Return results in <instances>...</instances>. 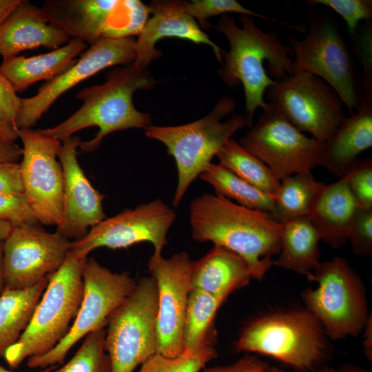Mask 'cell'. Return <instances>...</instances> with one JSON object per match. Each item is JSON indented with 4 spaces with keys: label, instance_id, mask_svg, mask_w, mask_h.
<instances>
[{
    "label": "cell",
    "instance_id": "6da1fadb",
    "mask_svg": "<svg viewBox=\"0 0 372 372\" xmlns=\"http://www.w3.org/2000/svg\"><path fill=\"white\" fill-rule=\"evenodd\" d=\"M192 236L211 242L241 256L253 278L262 280L280 250L281 224L267 212L251 209L227 198L203 194L189 206Z\"/></svg>",
    "mask_w": 372,
    "mask_h": 372
},
{
    "label": "cell",
    "instance_id": "7a4b0ae2",
    "mask_svg": "<svg viewBox=\"0 0 372 372\" xmlns=\"http://www.w3.org/2000/svg\"><path fill=\"white\" fill-rule=\"evenodd\" d=\"M239 27L234 19L223 14L212 25L227 39L229 50L223 52L225 62L218 70L220 79L229 87L243 85L245 96L244 116L251 128L256 110H265L267 90L274 80L292 74L291 47L282 43L276 31L263 32L252 17L240 15Z\"/></svg>",
    "mask_w": 372,
    "mask_h": 372
},
{
    "label": "cell",
    "instance_id": "3957f363",
    "mask_svg": "<svg viewBox=\"0 0 372 372\" xmlns=\"http://www.w3.org/2000/svg\"><path fill=\"white\" fill-rule=\"evenodd\" d=\"M155 83L147 68L134 63L116 68L107 74L102 84L85 87L76 94L83 104L70 117L52 127L38 130L63 141L83 129L98 127L95 136L80 145L84 152H94L112 132L132 128L146 130L151 125L150 114L138 111L132 99L136 91L149 89Z\"/></svg>",
    "mask_w": 372,
    "mask_h": 372
},
{
    "label": "cell",
    "instance_id": "277c9868",
    "mask_svg": "<svg viewBox=\"0 0 372 372\" xmlns=\"http://www.w3.org/2000/svg\"><path fill=\"white\" fill-rule=\"evenodd\" d=\"M329 339L312 313L306 308H291L249 320L234 349L270 356L298 372H316L329 358Z\"/></svg>",
    "mask_w": 372,
    "mask_h": 372
},
{
    "label": "cell",
    "instance_id": "5b68a950",
    "mask_svg": "<svg viewBox=\"0 0 372 372\" xmlns=\"http://www.w3.org/2000/svg\"><path fill=\"white\" fill-rule=\"evenodd\" d=\"M235 107L232 97L223 96L209 114L196 121L175 126L151 125L145 130V136L163 143L175 160L178 183L172 200L174 207L180 204L190 185L227 141L247 126L242 114H233L223 121Z\"/></svg>",
    "mask_w": 372,
    "mask_h": 372
},
{
    "label": "cell",
    "instance_id": "8992f818",
    "mask_svg": "<svg viewBox=\"0 0 372 372\" xmlns=\"http://www.w3.org/2000/svg\"><path fill=\"white\" fill-rule=\"evenodd\" d=\"M87 259L77 258L69 252L61 267L50 276L26 329L4 355L11 369L25 359L47 353L68 334L82 301L83 270Z\"/></svg>",
    "mask_w": 372,
    "mask_h": 372
},
{
    "label": "cell",
    "instance_id": "52a82bcc",
    "mask_svg": "<svg viewBox=\"0 0 372 372\" xmlns=\"http://www.w3.org/2000/svg\"><path fill=\"white\" fill-rule=\"evenodd\" d=\"M307 280L318 286L302 292L304 308L320 321L330 340L362 332L371 315L366 289L347 260L334 257L320 262Z\"/></svg>",
    "mask_w": 372,
    "mask_h": 372
},
{
    "label": "cell",
    "instance_id": "ba28073f",
    "mask_svg": "<svg viewBox=\"0 0 372 372\" xmlns=\"http://www.w3.org/2000/svg\"><path fill=\"white\" fill-rule=\"evenodd\" d=\"M309 23L302 40L289 37L294 57L292 74L304 72L322 79L352 114L363 90L342 32L334 19L325 14H315Z\"/></svg>",
    "mask_w": 372,
    "mask_h": 372
},
{
    "label": "cell",
    "instance_id": "9c48e42d",
    "mask_svg": "<svg viewBox=\"0 0 372 372\" xmlns=\"http://www.w3.org/2000/svg\"><path fill=\"white\" fill-rule=\"evenodd\" d=\"M41 8L47 21L70 39L90 45L102 38L138 36L149 15L138 0H48Z\"/></svg>",
    "mask_w": 372,
    "mask_h": 372
},
{
    "label": "cell",
    "instance_id": "30bf717a",
    "mask_svg": "<svg viewBox=\"0 0 372 372\" xmlns=\"http://www.w3.org/2000/svg\"><path fill=\"white\" fill-rule=\"evenodd\" d=\"M157 314L156 281L144 276L109 317L105 347L112 372H134L157 353Z\"/></svg>",
    "mask_w": 372,
    "mask_h": 372
},
{
    "label": "cell",
    "instance_id": "8fae6325",
    "mask_svg": "<svg viewBox=\"0 0 372 372\" xmlns=\"http://www.w3.org/2000/svg\"><path fill=\"white\" fill-rule=\"evenodd\" d=\"M83 296L68 334L47 353L28 358L31 369L62 364L72 349L90 333L107 326L112 313L136 288L137 282L127 272L114 273L94 258L83 270Z\"/></svg>",
    "mask_w": 372,
    "mask_h": 372
},
{
    "label": "cell",
    "instance_id": "7c38bea8",
    "mask_svg": "<svg viewBox=\"0 0 372 372\" xmlns=\"http://www.w3.org/2000/svg\"><path fill=\"white\" fill-rule=\"evenodd\" d=\"M267 96L279 112L302 132L325 143L344 119L342 100L327 83L308 73L274 80Z\"/></svg>",
    "mask_w": 372,
    "mask_h": 372
},
{
    "label": "cell",
    "instance_id": "4fadbf2b",
    "mask_svg": "<svg viewBox=\"0 0 372 372\" xmlns=\"http://www.w3.org/2000/svg\"><path fill=\"white\" fill-rule=\"evenodd\" d=\"M239 143L281 180L319 165L324 143L306 136L268 103Z\"/></svg>",
    "mask_w": 372,
    "mask_h": 372
},
{
    "label": "cell",
    "instance_id": "5bb4252c",
    "mask_svg": "<svg viewBox=\"0 0 372 372\" xmlns=\"http://www.w3.org/2000/svg\"><path fill=\"white\" fill-rule=\"evenodd\" d=\"M16 131L23 143L19 167L24 194L39 223L57 229L63 216V174L57 161L62 143L38 130Z\"/></svg>",
    "mask_w": 372,
    "mask_h": 372
},
{
    "label": "cell",
    "instance_id": "9a60e30c",
    "mask_svg": "<svg viewBox=\"0 0 372 372\" xmlns=\"http://www.w3.org/2000/svg\"><path fill=\"white\" fill-rule=\"evenodd\" d=\"M176 218L174 209L157 198L105 218L85 236L71 242L69 252L77 258H85L100 247L122 249L149 242L154 246L152 256H160L167 243V234Z\"/></svg>",
    "mask_w": 372,
    "mask_h": 372
},
{
    "label": "cell",
    "instance_id": "2e32d148",
    "mask_svg": "<svg viewBox=\"0 0 372 372\" xmlns=\"http://www.w3.org/2000/svg\"><path fill=\"white\" fill-rule=\"evenodd\" d=\"M71 241L37 225L13 227L3 240L5 287L23 289L50 278L63 265Z\"/></svg>",
    "mask_w": 372,
    "mask_h": 372
},
{
    "label": "cell",
    "instance_id": "e0dca14e",
    "mask_svg": "<svg viewBox=\"0 0 372 372\" xmlns=\"http://www.w3.org/2000/svg\"><path fill=\"white\" fill-rule=\"evenodd\" d=\"M134 47V37L102 38L91 45L70 68L44 83L35 95L21 98L16 127L32 128L63 94L101 70L115 65L132 63Z\"/></svg>",
    "mask_w": 372,
    "mask_h": 372
},
{
    "label": "cell",
    "instance_id": "ac0fdd59",
    "mask_svg": "<svg viewBox=\"0 0 372 372\" xmlns=\"http://www.w3.org/2000/svg\"><path fill=\"white\" fill-rule=\"evenodd\" d=\"M147 267L158 290L157 353L176 357L185 351L183 327L192 261L186 251H181L169 258L152 256Z\"/></svg>",
    "mask_w": 372,
    "mask_h": 372
},
{
    "label": "cell",
    "instance_id": "d6986e66",
    "mask_svg": "<svg viewBox=\"0 0 372 372\" xmlns=\"http://www.w3.org/2000/svg\"><path fill=\"white\" fill-rule=\"evenodd\" d=\"M82 141L78 136L64 141L58 153L64 183L63 216L58 233L65 238L80 239L90 227L105 218L103 200L105 196L95 189L87 178L77 159V149Z\"/></svg>",
    "mask_w": 372,
    "mask_h": 372
},
{
    "label": "cell",
    "instance_id": "ffe728a7",
    "mask_svg": "<svg viewBox=\"0 0 372 372\" xmlns=\"http://www.w3.org/2000/svg\"><path fill=\"white\" fill-rule=\"evenodd\" d=\"M152 16L148 19L142 32L135 40L134 63L147 68L161 52L155 48L158 41L165 37H176L196 44L209 45L217 59L223 63V50L212 41L200 28L196 21L187 12L185 1H153L147 5Z\"/></svg>",
    "mask_w": 372,
    "mask_h": 372
},
{
    "label": "cell",
    "instance_id": "44dd1931",
    "mask_svg": "<svg viewBox=\"0 0 372 372\" xmlns=\"http://www.w3.org/2000/svg\"><path fill=\"white\" fill-rule=\"evenodd\" d=\"M70 39L47 21L41 8L27 0L19 3L0 23V55L3 60L26 50L44 47L55 50Z\"/></svg>",
    "mask_w": 372,
    "mask_h": 372
},
{
    "label": "cell",
    "instance_id": "7402d4cb",
    "mask_svg": "<svg viewBox=\"0 0 372 372\" xmlns=\"http://www.w3.org/2000/svg\"><path fill=\"white\" fill-rule=\"evenodd\" d=\"M372 146V96H362L355 113L344 117L324 143L319 165L342 177L349 167Z\"/></svg>",
    "mask_w": 372,
    "mask_h": 372
},
{
    "label": "cell",
    "instance_id": "603a6c76",
    "mask_svg": "<svg viewBox=\"0 0 372 372\" xmlns=\"http://www.w3.org/2000/svg\"><path fill=\"white\" fill-rule=\"evenodd\" d=\"M253 278L249 267L236 253L214 245L203 258L192 261L191 289L204 291L225 301Z\"/></svg>",
    "mask_w": 372,
    "mask_h": 372
},
{
    "label": "cell",
    "instance_id": "cb8c5ba5",
    "mask_svg": "<svg viewBox=\"0 0 372 372\" xmlns=\"http://www.w3.org/2000/svg\"><path fill=\"white\" fill-rule=\"evenodd\" d=\"M85 43L70 39L62 47L51 52L25 57L17 56L3 60L0 72L11 83L17 92H22L32 84L50 81L70 68L76 59L87 50Z\"/></svg>",
    "mask_w": 372,
    "mask_h": 372
},
{
    "label": "cell",
    "instance_id": "d4e9b609",
    "mask_svg": "<svg viewBox=\"0 0 372 372\" xmlns=\"http://www.w3.org/2000/svg\"><path fill=\"white\" fill-rule=\"evenodd\" d=\"M358 205L344 177L327 185L307 216L321 240L334 249L348 242L349 223Z\"/></svg>",
    "mask_w": 372,
    "mask_h": 372
},
{
    "label": "cell",
    "instance_id": "484cf974",
    "mask_svg": "<svg viewBox=\"0 0 372 372\" xmlns=\"http://www.w3.org/2000/svg\"><path fill=\"white\" fill-rule=\"evenodd\" d=\"M280 224V250L273 265L308 278L320 263L319 233L308 217L292 218Z\"/></svg>",
    "mask_w": 372,
    "mask_h": 372
},
{
    "label": "cell",
    "instance_id": "4316f807",
    "mask_svg": "<svg viewBox=\"0 0 372 372\" xmlns=\"http://www.w3.org/2000/svg\"><path fill=\"white\" fill-rule=\"evenodd\" d=\"M49 279L23 289L5 287L0 296V358L26 329Z\"/></svg>",
    "mask_w": 372,
    "mask_h": 372
},
{
    "label": "cell",
    "instance_id": "83f0119b",
    "mask_svg": "<svg viewBox=\"0 0 372 372\" xmlns=\"http://www.w3.org/2000/svg\"><path fill=\"white\" fill-rule=\"evenodd\" d=\"M325 183L318 181L311 171L300 172L280 180L274 198L271 215L279 223L307 217Z\"/></svg>",
    "mask_w": 372,
    "mask_h": 372
},
{
    "label": "cell",
    "instance_id": "f1b7e54d",
    "mask_svg": "<svg viewBox=\"0 0 372 372\" xmlns=\"http://www.w3.org/2000/svg\"><path fill=\"white\" fill-rule=\"evenodd\" d=\"M199 176L213 187L216 194L234 200L249 209L273 213V196L245 181L220 163H211Z\"/></svg>",
    "mask_w": 372,
    "mask_h": 372
},
{
    "label": "cell",
    "instance_id": "f546056e",
    "mask_svg": "<svg viewBox=\"0 0 372 372\" xmlns=\"http://www.w3.org/2000/svg\"><path fill=\"white\" fill-rule=\"evenodd\" d=\"M216 156L220 165L275 198L280 180L262 161L239 143L229 139Z\"/></svg>",
    "mask_w": 372,
    "mask_h": 372
},
{
    "label": "cell",
    "instance_id": "4dcf8cb0",
    "mask_svg": "<svg viewBox=\"0 0 372 372\" xmlns=\"http://www.w3.org/2000/svg\"><path fill=\"white\" fill-rule=\"evenodd\" d=\"M223 301L200 289H190L183 327L185 350L196 351L209 341L217 310Z\"/></svg>",
    "mask_w": 372,
    "mask_h": 372
},
{
    "label": "cell",
    "instance_id": "1f68e13d",
    "mask_svg": "<svg viewBox=\"0 0 372 372\" xmlns=\"http://www.w3.org/2000/svg\"><path fill=\"white\" fill-rule=\"evenodd\" d=\"M105 327L87 334L73 357L63 366L49 367L47 372H112L110 357L105 350Z\"/></svg>",
    "mask_w": 372,
    "mask_h": 372
},
{
    "label": "cell",
    "instance_id": "d6a6232c",
    "mask_svg": "<svg viewBox=\"0 0 372 372\" xmlns=\"http://www.w3.org/2000/svg\"><path fill=\"white\" fill-rule=\"evenodd\" d=\"M216 356V349L210 344L196 351L185 350L174 358L156 353L141 364L138 372H200Z\"/></svg>",
    "mask_w": 372,
    "mask_h": 372
},
{
    "label": "cell",
    "instance_id": "836d02e7",
    "mask_svg": "<svg viewBox=\"0 0 372 372\" xmlns=\"http://www.w3.org/2000/svg\"><path fill=\"white\" fill-rule=\"evenodd\" d=\"M185 5L189 15L195 20L196 19L203 28H209L212 26L207 21L211 17L236 12L240 14V15L256 17L264 20L276 22L298 31L302 30L300 25L288 24L282 21L254 12L235 0H192L189 2L185 1Z\"/></svg>",
    "mask_w": 372,
    "mask_h": 372
},
{
    "label": "cell",
    "instance_id": "e575fe53",
    "mask_svg": "<svg viewBox=\"0 0 372 372\" xmlns=\"http://www.w3.org/2000/svg\"><path fill=\"white\" fill-rule=\"evenodd\" d=\"M342 177L346 179L358 206L372 207L371 158L357 159Z\"/></svg>",
    "mask_w": 372,
    "mask_h": 372
},
{
    "label": "cell",
    "instance_id": "d590c367",
    "mask_svg": "<svg viewBox=\"0 0 372 372\" xmlns=\"http://www.w3.org/2000/svg\"><path fill=\"white\" fill-rule=\"evenodd\" d=\"M347 239L356 256L372 255V207L357 206L349 223Z\"/></svg>",
    "mask_w": 372,
    "mask_h": 372
},
{
    "label": "cell",
    "instance_id": "8d00e7d4",
    "mask_svg": "<svg viewBox=\"0 0 372 372\" xmlns=\"http://www.w3.org/2000/svg\"><path fill=\"white\" fill-rule=\"evenodd\" d=\"M0 220L12 227L39 223L24 193L0 192Z\"/></svg>",
    "mask_w": 372,
    "mask_h": 372
},
{
    "label": "cell",
    "instance_id": "74e56055",
    "mask_svg": "<svg viewBox=\"0 0 372 372\" xmlns=\"http://www.w3.org/2000/svg\"><path fill=\"white\" fill-rule=\"evenodd\" d=\"M309 5H322L329 7L345 21L348 32L353 36L362 20L369 21L372 17L371 0H310Z\"/></svg>",
    "mask_w": 372,
    "mask_h": 372
},
{
    "label": "cell",
    "instance_id": "f35d334b",
    "mask_svg": "<svg viewBox=\"0 0 372 372\" xmlns=\"http://www.w3.org/2000/svg\"><path fill=\"white\" fill-rule=\"evenodd\" d=\"M21 105V98L18 96L11 83L0 72V123L16 128Z\"/></svg>",
    "mask_w": 372,
    "mask_h": 372
},
{
    "label": "cell",
    "instance_id": "ab89813d",
    "mask_svg": "<svg viewBox=\"0 0 372 372\" xmlns=\"http://www.w3.org/2000/svg\"><path fill=\"white\" fill-rule=\"evenodd\" d=\"M269 366L257 357L246 354L229 365L204 367L203 372H264Z\"/></svg>",
    "mask_w": 372,
    "mask_h": 372
},
{
    "label": "cell",
    "instance_id": "60d3db41",
    "mask_svg": "<svg viewBox=\"0 0 372 372\" xmlns=\"http://www.w3.org/2000/svg\"><path fill=\"white\" fill-rule=\"evenodd\" d=\"M0 192L24 193L19 163L0 162Z\"/></svg>",
    "mask_w": 372,
    "mask_h": 372
},
{
    "label": "cell",
    "instance_id": "b9f144b4",
    "mask_svg": "<svg viewBox=\"0 0 372 372\" xmlns=\"http://www.w3.org/2000/svg\"><path fill=\"white\" fill-rule=\"evenodd\" d=\"M23 149L14 141L0 136V162L19 163Z\"/></svg>",
    "mask_w": 372,
    "mask_h": 372
},
{
    "label": "cell",
    "instance_id": "7bdbcfd3",
    "mask_svg": "<svg viewBox=\"0 0 372 372\" xmlns=\"http://www.w3.org/2000/svg\"><path fill=\"white\" fill-rule=\"evenodd\" d=\"M363 332V348L364 352L369 360H372V319L371 314L370 315Z\"/></svg>",
    "mask_w": 372,
    "mask_h": 372
},
{
    "label": "cell",
    "instance_id": "ee69618b",
    "mask_svg": "<svg viewBox=\"0 0 372 372\" xmlns=\"http://www.w3.org/2000/svg\"><path fill=\"white\" fill-rule=\"evenodd\" d=\"M20 0H0V23L19 3Z\"/></svg>",
    "mask_w": 372,
    "mask_h": 372
},
{
    "label": "cell",
    "instance_id": "f6af8a7d",
    "mask_svg": "<svg viewBox=\"0 0 372 372\" xmlns=\"http://www.w3.org/2000/svg\"><path fill=\"white\" fill-rule=\"evenodd\" d=\"M16 128L0 123V136L8 140L14 141L19 138Z\"/></svg>",
    "mask_w": 372,
    "mask_h": 372
},
{
    "label": "cell",
    "instance_id": "bcb514c9",
    "mask_svg": "<svg viewBox=\"0 0 372 372\" xmlns=\"http://www.w3.org/2000/svg\"><path fill=\"white\" fill-rule=\"evenodd\" d=\"M3 240L0 239V296L5 289V282L3 271Z\"/></svg>",
    "mask_w": 372,
    "mask_h": 372
},
{
    "label": "cell",
    "instance_id": "7dc6e473",
    "mask_svg": "<svg viewBox=\"0 0 372 372\" xmlns=\"http://www.w3.org/2000/svg\"><path fill=\"white\" fill-rule=\"evenodd\" d=\"M12 227L9 223L0 220V239L4 240L10 234Z\"/></svg>",
    "mask_w": 372,
    "mask_h": 372
},
{
    "label": "cell",
    "instance_id": "c3c4849f",
    "mask_svg": "<svg viewBox=\"0 0 372 372\" xmlns=\"http://www.w3.org/2000/svg\"><path fill=\"white\" fill-rule=\"evenodd\" d=\"M338 372H368L363 369H361L351 364H343L339 369Z\"/></svg>",
    "mask_w": 372,
    "mask_h": 372
},
{
    "label": "cell",
    "instance_id": "681fc988",
    "mask_svg": "<svg viewBox=\"0 0 372 372\" xmlns=\"http://www.w3.org/2000/svg\"><path fill=\"white\" fill-rule=\"evenodd\" d=\"M264 372H286V371L279 367L271 366L269 365Z\"/></svg>",
    "mask_w": 372,
    "mask_h": 372
},
{
    "label": "cell",
    "instance_id": "f907efd6",
    "mask_svg": "<svg viewBox=\"0 0 372 372\" xmlns=\"http://www.w3.org/2000/svg\"><path fill=\"white\" fill-rule=\"evenodd\" d=\"M316 372H338V370H336L333 367L324 366Z\"/></svg>",
    "mask_w": 372,
    "mask_h": 372
},
{
    "label": "cell",
    "instance_id": "816d5d0a",
    "mask_svg": "<svg viewBox=\"0 0 372 372\" xmlns=\"http://www.w3.org/2000/svg\"><path fill=\"white\" fill-rule=\"evenodd\" d=\"M49 367L43 369H41L40 371H37V372H47ZM0 372H15V371H14L12 369H6L5 367L0 365Z\"/></svg>",
    "mask_w": 372,
    "mask_h": 372
}]
</instances>
